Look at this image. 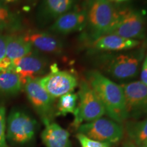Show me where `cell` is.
<instances>
[{
    "label": "cell",
    "instance_id": "6da1fadb",
    "mask_svg": "<svg viewBox=\"0 0 147 147\" xmlns=\"http://www.w3.org/2000/svg\"><path fill=\"white\" fill-rule=\"evenodd\" d=\"M86 77V80L99 97L110 119L120 124L125 123L129 117L121 86L97 70L89 71Z\"/></svg>",
    "mask_w": 147,
    "mask_h": 147
},
{
    "label": "cell",
    "instance_id": "7a4b0ae2",
    "mask_svg": "<svg viewBox=\"0 0 147 147\" xmlns=\"http://www.w3.org/2000/svg\"><path fill=\"white\" fill-rule=\"evenodd\" d=\"M84 4L87 25L83 39L89 42L107 35L117 21L119 9L110 0H86Z\"/></svg>",
    "mask_w": 147,
    "mask_h": 147
},
{
    "label": "cell",
    "instance_id": "3957f363",
    "mask_svg": "<svg viewBox=\"0 0 147 147\" xmlns=\"http://www.w3.org/2000/svg\"><path fill=\"white\" fill-rule=\"evenodd\" d=\"M145 46L123 53L103 55L99 65L103 72L117 80H128L138 74L140 66L144 59Z\"/></svg>",
    "mask_w": 147,
    "mask_h": 147
},
{
    "label": "cell",
    "instance_id": "277c9868",
    "mask_svg": "<svg viewBox=\"0 0 147 147\" xmlns=\"http://www.w3.org/2000/svg\"><path fill=\"white\" fill-rule=\"evenodd\" d=\"M38 123L30 115L19 108L10 111L6 121V140L13 146H23L34 140Z\"/></svg>",
    "mask_w": 147,
    "mask_h": 147
},
{
    "label": "cell",
    "instance_id": "5b68a950",
    "mask_svg": "<svg viewBox=\"0 0 147 147\" xmlns=\"http://www.w3.org/2000/svg\"><path fill=\"white\" fill-rule=\"evenodd\" d=\"M78 103L75 110L72 125L76 129L82 123L91 122L101 118L106 114L105 108L95 92L86 80L79 85Z\"/></svg>",
    "mask_w": 147,
    "mask_h": 147
},
{
    "label": "cell",
    "instance_id": "8992f818",
    "mask_svg": "<svg viewBox=\"0 0 147 147\" xmlns=\"http://www.w3.org/2000/svg\"><path fill=\"white\" fill-rule=\"evenodd\" d=\"M108 34L117 35L132 40L144 39L146 34V18L144 13L136 9H119L117 21Z\"/></svg>",
    "mask_w": 147,
    "mask_h": 147
},
{
    "label": "cell",
    "instance_id": "52a82bcc",
    "mask_svg": "<svg viewBox=\"0 0 147 147\" xmlns=\"http://www.w3.org/2000/svg\"><path fill=\"white\" fill-rule=\"evenodd\" d=\"M77 131L89 138L110 144L119 142L124 135L122 124L103 117L81 124L77 128Z\"/></svg>",
    "mask_w": 147,
    "mask_h": 147
},
{
    "label": "cell",
    "instance_id": "ba28073f",
    "mask_svg": "<svg viewBox=\"0 0 147 147\" xmlns=\"http://www.w3.org/2000/svg\"><path fill=\"white\" fill-rule=\"evenodd\" d=\"M23 88L27 99L44 125L53 122L56 113L54 108L55 100L40 85L38 78L27 80Z\"/></svg>",
    "mask_w": 147,
    "mask_h": 147
},
{
    "label": "cell",
    "instance_id": "9c48e42d",
    "mask_svg": "<svg viewBox=\"0 0 147 147\" xmlns=\"http://www.w3.org/2000/svg\"><path fill=\"white\" fill-rule=\"evenodd\" d=\"M38 80L54 100L73 92L78 86L76 76L69 71H60L56 63L50 66V72L45 76L38 78Z\"/></svg>",
    "mask_w": 147,
    "mask_h": 147
},
{
    "label": "cell",
    "instance_id": "30bf717a",
    "mask_svg": "<svg viewBox=\"0 0 147 147\" xmlns=\"http://www.w3.org/2000/svg\"><path fill=\"white\" fill-rule=\"evenodd\" d=\"M47 59L36 53H29L23 57L11 61L6 71L15 73L19 76L24 86L29 78H38L44 74L48 68Z\"/></svg>",
    "mask_w": 147,
    "mask_h": 147
},
{
    "label": "cell",
    "instance_id": "8fae6325",
    "mask_svg": "<svg viewBox=\"0 0 147 147\" xmlns=\"http://www.w3.org/2000/svg\"><path fill=\"white\" fill-rule=\"evenodd\" d=\"M129 118L138 119L147 114V86L141 81L121 85Z\"/></svg>",
    "mask_w": 147,
    "mask_h": 147
},
{
    "label": "cell",
    "instance_id": "7c38bea8",
    "mask_svg": "<svg viewBox=\"0 0 147 147\" xmlns=\"http://www.w3.org/2000/svg\"><path fill=\"white\" fill-rule=\"evenodd\" d=\"M86 25L87 12L83 3L82 6L75 5L71 10L59 17L51 24L49 30L53 34L67 35L84 32Z\"/></svg>",
    "mask_w": 147,
    "mask_h": 147
},
{
    "label": "cell",
    "instance_id": "4fadbf2b",
    "mask_svg": "<svg viewBox=\"0 0 147 147\" xmlns=\"http://www.w3.org/2000/svg\"><path fill=\"white\" fill-rule=\"evenodd\" d=\"M21 36L33 49L48 54L58 55L63 53V42L53 33L39 30H29Z\"/></svg>",
    "mask_w": 147,
    "mask_h": 147
},
{
    "label": "cell",
    "instance_id": "5bb4252c",
    "mask_svg": "<svg viewBox=\"0 0 147 147\" xmlns=\"http://www.w3.org/2000/svg\"><path fill=\"white\" fill-rule=\"evenodd\" d=\"M76 0H41L36 13L40 25L52 24L59 17L71 10Z\"/></svg>",
    "mask_w": 147,
    "mask_h": 147
},
{
    "label": "cell",
    "instance_id": "9a60e30c",
    "mask_svg": "<svg viewBox=\"0 0 147 147\" xmlns=\"http://www.w3.org/2000/svg\"><path fill=\"white\" fill-rule=\"evenodd\" d=\"M93 51L103 52H122L139 47L141 42L139 40L128 39L117 35L107 34L87 42Z\"/></svg>",
    "mask_w": 147,
    "mask_h": 147
},
{
    "label": "cell",
    "instance_id": "2e32d148",
    "mask_svg": "<svg viewBox=\"0 0 147 147\" xmlns=\"http://www.w3.org/2000/svg\"><path fill=\"white\" fill-rule=\"evenodd\" d=\"M45 125L41 138L45 147H71L70 135L67 130L54 122Z\"/></svg>",
    "mask_w": 147,
    "mask_h": 147
},
{
    "label": "cell",
    "instance_id": "e0dca14e",
    "mask_svg": "<svg viewBox=\"0 0 147 147\" xmlns=\"http://www.w3.org/2000/svg\"><path fill=\"white\" fill-rule=\"evenodd\" d=\"M33 51L32 45L21 35H5V57L12 61L23 57Z\"/></svg>",
    "mask_w": 147,
    "mask_h": 147
},
{
    "label": "cell",
    "instance_id": "ac0fdd59",
    "mask_svg": "<svg viewBox=\"0 0 147 147\" xmlns=\"http://www.w3.org/2000/svg\"><path fill=\"white\" fill-rule=\"evenodd\" d=\"M23 88L19 76L10 71H0V96L18 95Z\"/></svg>",
    "mask_w": 147,
    "mask_h": 147
},
{
    "label": "cell",
    "instance_id": "d6986e66",
    "mask_svg": "<svg viewBox=\"0 0 147 147\" xmlns=\"http://www.w3.org/2000/svg\"><path fill=\"white\" fill-rule=\"evenodd\" d=\"M22 27L21 18L14 13L7 4L0 1V32H15Z\"/></svg>",
    "mask_w": 147,
    "mask_h": 147
},
{
    "label": "cell",
    "instance_id": "ffe728a7",
    "mask_svg": "<svg viewBox=\"0 0 147 147\" xmlns=\"http://www.w3.org/2000/svg\"><path fill=\"white\" fill-rule=\"evenodd\" d=\"M129 139L138 147L147 140V117L142 121H130L125 123Z\"/></svg>",
    "mask_w": 147,
    "mask_h": 147
},
{
    "label": "cell",
    "instance_id": "44dd1931",
    "mask_svg": "<svg viewBox=\"0 0 147 147\" xmlns=\"http://www.w3.org/2000/svg\"><path fill=\"white\" fill-rule=\"evenodd\" d=\"M78 96L73 92L66 93L59 98L55 116H66L67 114H74L78 104Z\"/></svg>",
    "mask_w": 147,
    "mask_h": 147
},
{
    "label": "cell",
    "instance_id": "7402d4cb",
    "mask_svg": "<svg viewBox=\"0 0 147 147\" xmlns=\"http://www.w3.org/2000/svg\"><path fill=\"white\" fill-rule=\"evenodd\" d=\"M6 110L0 105V147H9L6 140Z\"/></svg>",
    "mask_w": 147,
    "mask_h": 147
},
{
    "label": "cell",
    "instance_id": "603a6c76",
    "mask_svg": "<svg viewBox=\"0 0 147 147\" xmlns=\"http://www.w3.org/2000/svg\"><path fill=\"white\" fill-rule=\"evenodd\" d=\"M76 138L78 140L82 147H110L111 146L109 143L94 140L79 133L76 135Z\"/></svg>",
    "mask_w": 147,
    "mask_h": 147
},
{
    "label": "cell",
    "instance_id": "cb8c5ba5",
    "mask_svg": "<svg viewBox=\"0 0 147 147\" xmlns=\"http://www.w3.org/2000/svg\"><path fill=\"white\" fill-rule=\"evenodd\" d=\"M140 81L147 86V54L142 63V70L140 73Z\"/></svg>",
    "mask_w": 147,
    "mask_h": 147
},
{
    "label": "cell",
    "instance_id": "d4e9b609",
    "mask_svg": "<svg viewBox=\"0 0 147 147\" xmlns=\"http://www.w3.org/2000/svg\"><path fill=\"white\" fill-rule=\"evenodd\" d=\"M5 57V36L0 33V61Z\"/></svg>",
    "mask_w": 147,
    "mask_h": 147
},
{
    "label": "cell",
    "instance_id": "484cf974",
    "mask_svg": "<svg viewBox=\"0 0 147 147\" xmlns=\"http://www.w3.org/2000/svg\"><path fill=\"white\" fill-rule=\"evenodd\" d=\"M11 63V60L5 57L2 60L0 61V71H6Z\"/></svg>",
    "mask_w": 147,
    "mask_h": 147
},
{
    "label": "cell",
    "instance_id": "4316f807",
    "mask_svg": "<svg viewBox=\"0 0 147 147\" xmlns=\"http://www.w3.org/2000/svg\"><path fill=\"white\" fill-rule=\"evenodd\" d=\"M123 147H138V146L134 144L131 140H130L129 139L125 141L123 144Z\"/></svg>",
    "mask_w": 147,
    "mask_h": 147
},
{
    "label": "cell",
    "instance_id": "83f0119b",
    "mask_svg": "<svg viewBox=\"0 0 147 147\" xmlns=\"http://www.w3.org/2000/svg\"><path fill=\"white\" fill-rule=\"evenodd\" d=\"M0 1H2L3 3H5V4H8V3L16 2V1H18V0H0Z\"/></svg>",
    "mask_w": 147,
    "mask_h": 147
},
{
    "label": "cell",
    "instance_id": "f1b7e54d",
    "mask_svg": "<svg viewBox=\"0 0 147 147\" xmlns=\"http://www.w3.org/2000/svg\"><path fill=\"white\" fill-rule=\"evenodd\" d=\"M110 1H113V2L116 3H123V2H127V1H129V0H110Z\"/></svg>",
    "mask_w": 147,
    "mask_h": 147
},
{
    "label": "cell",
    "instance_id": "f546056e",
    "mask_svg": "<svg viewBox=\"0 0 147 147\" xmlns=\"http://www.w3.org/2000/svg\"><path fill=\"white\" fill-rule=\"evenodd\" d=\"M38 1V0H27V3L30 5H35Z\"/></svg>",
    "mask_w": 147,
    "mask_h": 147
},
{
    "label": "cell",
    "instance_id": "4dcf8cb0",
    "mask_svg": "<svg viewBox=\"0 0 147 147\" xmlns=\"http://www.w3.org/2000/svg\"><path fill=\"white\" fill-rule=\"evenodd\" d=\"M139 147H147V140L145 142L143 143V144L141 145L140 146H139Z\"/></svg>",
    "mask_w": 147,
    "mask_h": 147
}]
</instances>
